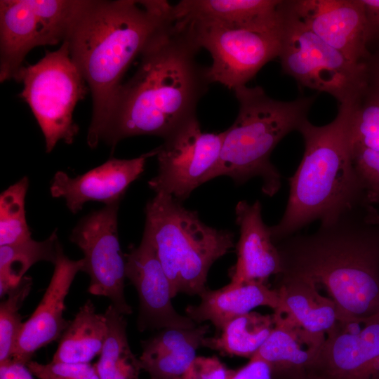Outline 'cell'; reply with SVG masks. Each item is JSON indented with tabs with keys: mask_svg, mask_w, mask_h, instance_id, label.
<instances>
[{
	"mask_svg": "<svg viewBox=\"0 0 379 379\" xmlns=\"http://www.w3.org/2000/svg\"><path fill=\"white\" fill-rule=\"evenodd\" d=\"M199 49L191 27L171 15L140 54L133 76L121 86L102 140L114 147L136 135L165 139L196 117L211 83L208 67L196 60Z\"/></svg>",
	"mask_w": 379,
	"mask_h": 379,
	"instance_id": "1",
	"label": "cell"
},
{
	"mask_svg": "<svg viewBox=\"0 0 379 379\" xmlns=\"http://www.w3.org/2000/svg\"><path fill=\"white\" fill-rule=\"evenodd\" d=\"M172 6L163 0H84L65 40L92 94L91 148L102 140L128 66L171 18Z\"/></svg>",
	"mask_w": 379,
	"mask_h": 379,
	"instance_id": "2",
	"label": "cell"
},
{
	"mask_svg": "<svg viewBox=\"0 0 379 379\" xmlns=\"http://www.w3.org/2000/svg\"><path fill=\"white\" fill-rule=\"evenodd\" d=\"M366 206L321 222L312 234L296 233L276 244L279 275L322 287L336 304L340 319L379 314V225L365 221Z\"/></svg>",
	"mask_w": 379,
	"mask_h": 379,
	"instance_id": "3",
	"label": "cell"
},
{
	"mask_svg": "<svg viewBox=\"0 0 379 379\" xmlns=\"http://www.w3.org/2000/svg\"><path fill=\"white\" fill-rule=\"evenodd\" d=\"M358 100L339 104L335 119L324 126L308 119L299 127L305 151L288 178L289 196L280 221L270 227L275 244L319 220H331L368 205L352 157L351 126Z\"/></svg>",
	"mask_w": 379,
	"mask_h": 379,
	"instance_id": "4",
	"label": "cell"
},
{
	"mask_svg": "<svg viewBox=\"0 0 379 379\" xmlns=\"http://www.w3.org/2000/svg\"><path fill=\"white\" fill-rule=\"evenodd\" d=\"M234 91L238 114L224 131L219 160L206 182L226 175L242 185L260 178L262 192L272 197L281 187V176L270 161L271 154L286 135L307 120L317 95L282 101L267 95L260 86L246 85Z\"/></svg>",
	"mask_w": 379,
	"mask_h": 379,
	"instance_id": "5",
	"label": "cell"
},
{
	"mask_svg": "<svg viewBox=\"0 0 379 379\" xmlns=\"http://www.w3.org/2000/svg\"><path fill=\"white\" fill-rule=\"evenodd\" d=\"M145 237L168 277L173 298L178 293L199 295L208 271L235 248L230 230L210 227L194 211L171 196L155 194L145 208Z\"/></svg>",
	"mask_w": 379,
	"mask_h": 379,
	"instance_id": "6",
	"label": "cell"
},
{
	"mask_svg": "<svg viewBox=\"0 0 379 379\" xmlns=\"http://www.w3.org/2000/svg\"><path fill=\"white\" fill-rule=\"evenodd\" d=\"M282 72L302 86L326 93L339 104L359 100L366 88V63L357 64L327 44L280 5Z\"/></svg>",
	"mask_w": 379,
	"mask_h": 379,
	"instance_id": "7",
	"label": "cell"
},
{
	"mask_svg": "<svg viewBox=\"0 0 379 379\" xmlns=\"http://www.w3.org/2000/svg\"><path fill=\"white\" fill-rule=\"evenodd\" d=\"M16 81L23 84L19 96L29 106L44 134L46 151L59 140L72 144L79 131L72 114L89 88L70 55L65 40L34 65L23 66Z\"/></svg>",
	"mask_w": 379,
	"mask_h": 379,
	"instance_id": "8",
	"label": "cell"
},
{
	"mask_svg": "<svg viewBox=\"0 0 379 379\" xmlns=\"http://www.w3.org/2000/svg\"><path fill=\"white\" fill-rule=\"evenodd\" d=\"M84 0H1L0 81L18 79L34 48L64 41Z\"/></svg>",
	"mask_w": 379,
	"mask_h": 379,
	"instance_id": "9",
	"label": "cell"
},
{
	"mask_svg": "<svg viewBox=\"0 0 379 379\" xmlns=\"http://www.w3.org/2000/svg\"><path fill=\"white\" fill-rule=\"evenodd\" d=\"M183 23L191 27L200 48L206 49L212 57V65L208 67L211 83L230 89L246 86L265 65L279 56L280 26L249 29Z\"/></svg>",
	"mask_w": 379,
	"mask_h": 379,
	"instance_id": "10",
	"label": "cell"
},
{
	"mask_svg": "<svg viewBox=\"0 0 379 379\" xmlns=\"http://www.w3.org/2000/svg\"><path fill=\"white\" fill-rule=\"evenodd\" d=\"M224 131H201L194 117L175 130L157 147L158 172L148 181L155 194L183 202L206 178L218 163Z\"/></svg>",
	"mask_w": 379,
	"mask_h": 379,
	"instance_id": "11",
	"label": "cell"
},
{
	"mask_svg": "<svg viewBox=\"0 0 379 379\" xmlns=\"http://www.w3.org/2000/svg\"><path fill=\"white\" fill-rule=\"evenodd\" d=\"M119 202L91 212L72 230L69 240L84 253L83 272L90 277L88 292L107 298L121 314H131L125 294L126 255L118 236Z\"/></svg>",
	"mask_w": 379,
	"mask_h": 379,
	"instance_id": "12",
	"label": "cell"
},
{
	"mask_svg": "<svg viewBox=\"0 0 379 379\" xmlns=\"http://www.w3.org/2000/svg\"><path fill=\"white\" fill-rule=\"evenodd\" d=\"M379 371V314L340 319L307 374L317 379H372Z\"/></svg>",
	"mask_w": 379,
	"mask_h": 379,
	"instance_id": "13",
	"label": "cell"
},
{
	"mask_svg": "<svg viewBox=\"0 0 379 379\" xmlns=\"http://www.w3.org/2000/svg\"><path fill=\"white\" fill-rule=\"evenodd\" d=\"M284 6L352 62L364 64L370 57L361 0H284Z\"/></svg>",
	"mask_w": 379,
	"mask_h": 379,
	"instance_id": "14",
	"label": "cell"
},
{
	"mask_svg": "<svg viewBox=\"0 0 379 379\" xmlns=\"http://www.w3.org/2000/svg\"><path fill=\"white\" fill-rule=\"evenodd\" d=\"M125 255L126 277L139 299V331L196 327L194 321L179 314L173 306L169 279L150 243L142 237L140 244L131 245Z\"/></svg>",
	"mask_w": 379,
	"mask_h": 379,
	"instance_id": "15",
	"label": "cell"
},
{
	"mask_svg": "<svg viewBox=\"0 0 379 379\" xmlns=\"http://www.w3.org/2000/svg\"><path fill=\"white\" fill-rule=\"evenodd\" d=\"M84 259L73 260L60 251L45 293L29 318L23 323L12 360L25 365L35 352L59 340L69 324L63 313L65 298L77 274L83 271Z\"/></svg>",
	"mask_w": 379,
	"mask_h": 379,
	"instance_id": "16",
	"label": "cell"
},
{
	"mask_svg": "<svg viewBox=\"0 0 379 379\" xmlns=\"http://www.w3.org/2000/svg\"><path fill=\"white\" fill-rule=\"evenodd\" d=\"M157 153L155 148L131 159L111 158L75 178L58 171L51 182V194L53 197L65 199L73 213L79 212L88 201L105 205L120 202L129 185L144 172L147 159Z\"/></svg>",
	"mask_w": 379,
	"mask_h": 379,
	"instance_id": "17",
	"label": "cell"
},
{
	"mask_svg": "<svg viewBox=\"0 0 379 379\" xmlns=\"http://www.w3.org/2000/svg\"><path fill=\"white\" fill-rule=\"evenodd\" d=\"M235 214L239 238L235 246L237 262L230 270V283H267L271 276L281 273V262L270 227L262 220L261 204L258 200L253 204L240 201Z\"/></svg>",
	"mask_w": 379,
	"mask_h": 379,
	"instance_id": "18",
	"label": "cell"
},
{
	"mask_svg": "<svg viewBox=\"0 0 379 379\" xmlns=\"http://www.w3.org/2000/svg\"><path fill=\"white\" fill-rule=\"evenodd\" d=\"M282 0H182L172 6L175 20L238 28L276 29Z\"/></svg>",
	"mask_w": 379,
	"mask_h": 379,
	"instance_id": "19",
	"label": "cell"
},
{
	"mask_svg": "<svg viewBox=\"0 0 379 379\" xmlns=\"http://www.w3.org/2000/svg\"><path fill=\"white\" fill-rule=\"evenodd\" d=\"M274 315V327L254 356L269 364L274 379H300L307 375L324 341L307 333L288 314L276 310Z\"/></svg>",
	"mask_w": 379,
	"mask_h": 379,
	"instance_id": "20",
	"label": "cell"
},
{
	"mask_svg": "<svg viewBox=\"0 0 379 379\" xmlns=\"http://www.w3.org/2000/svg\"><path fill=\"white\" fill-rule=\"evenodd\" d=\"M199 295L200 303L187 306L186 316L197 324L209 321L215 327L217 333L230 320L257 307L267 306L274 311L280 305L277 290L259 281L229 283L217 290L206 288Z\"/></svg>",
	"mask_w": 379,
	"mask_h": 379,
	"instance_id": "21",
	"label": "cell"
},
{
	"mask_svg": "<svg viewBox=\"0 0 379 379\" xmlns=\"http://www.w3.org/2000/svg\"><path fill=\"white\" fill-rule=\"evenodd\" d=\"M207 324L192 328H164L141 342L139 357L142 371L149 379H175L197 357V350L209 331Z\"/></svg>",
	"mask_w": 379,
	"mask_h": 379,
	"instance_id": "22",
	"label": "cell"
},
{
	"mask_svg": "<svg viewBox=\"0 0 379 379\" xmlns=\"http://www.w3.org/2000/svg\"><path fill=\"white\" fill-rule=\"evenodd\" d=\"M279 276L276 289L280 305L276 310L288 314L305 331L324 342L340 319L335 302L322 295L317 286L309 280Z\"/></svg>",
	"mask_w": 379,
	"mask_h": 379,
	"instance_id": "23",
	"label": "cell"
},
{
	"mask_svg": "<svg viewBox=\"0 0 379 379\" xmlns=\"http://www.w3.org/2000/svg\"><path fill=\"white\" fill-rule=\"evenodd\" d=\"M108 333L105 314L96 312L88 300L70 320L61 335L52 361L87 364L99 356Z\"/></svg>",
	"mask_w": 379,
	"mask_h": 379,
	"instance_id": "24",
	"label": "cell"
},
{
	"mask_svg": "<svg viewBox=\"0 0 379 379\" xmlns=\"http://www.w3.org/2000/svg\"><path fill=\"white\" fill-rule=\"evenodd\" d=\"M275 325L274 313L250 312L227 322L212 338H205L202 346L218 351L222 355L251 359L269 337Z\"/></svg>",
	"mask_w": 379,
	"mask_h": 379,
	"instance_id": "25",
	"label": "cell"
},
{
	"mask_svg": "<svg viewBox=\"0 0 379 379\" xmlns=\"http://www.w3.org/2000/svg\"><path fill=\"white\" fill-rule=\"evenodd\" d=\"M107 337L95 364L100 379H140V361L129 345L124 315L111 304L105 312Z\"/></svg>",
	"mask_w": 379,
	"mask_h": 379,
	"instance_id": "26",
	"label": "cell"
},
{
	"mask_svg": "<svg viewBox=\"0 0 379 379\" xmlns=\"http://www.w3.org/2000/svg\"><path fill=\"white\" fill-rule=\"evenodd\" d=\"M62 249L56 230L44 241L31 238L23 242L0 246L1 298L20 282L33 265L41 261L54 265Z\"/></svg>",
	"mask_w": 379,
	"mask_h": 379,
	"instance_id": "27",
	"label": "cell"
},
{
	"mask_svg": "<svg viewBox=\"0 0 379 379\" xmlns=\"http://www.w3.org/2000/svg\"><path fill=\"white\" fill-rule=\"evenodd\" d=\"M27 177L4 190L0 196V246L23 242L32 238L25 215Z\"/></svg>",
	"mask_w": 379,
	"mask_h": 379,
	"instance_id": "28",
	"label": "cell"
},
{
	"mask_svg": "<svg viewBox=\"0 0 379 379\" xmlns=\"http://www.w3.org/2000/svg\"><path fill=\"white\" fill-rule=\"evenodd\" d=\"M32 279L25 276L0 303V364L12 359L23 326L20 310L31 292Z\"/></svg>",
	"mask_w": 379,
	"mask_h": 379,
	"instance_id": "29",
	"label": "cell"
},
{
	"mask_svg": "<svg viewBox=\"0 0 379 379\" xmlns=\"http://www.w3.org/2000/svg\"><path fill=\"white\" fill-rule=\"evenodd\" d=\"M352 157L366 203L379 204V151L355 146L352 147Z\"/></svg>",
	"mask_w": 379,
	"mask_h": 379,
	"instance_id": "30",
	"label": "cell"
},
{
	"mask_svg": "<svg viewBox=\"0 0 379 379\" xmlns=\"http://www.w3.org/2000/svg\"><path fill=\"white\" fill-rule=\"evenodd\" d=\"M27 368L38 379H100L95 364L29 361Z\"/></svg>",
	"mask_w": 379,
	"mask_h": 379,
	"instance_id": "31",
	"label": "cell"
},
{
	"mask_svg": "<svg viewBox=\"0 0 379 379\" xmlns=\"http://www.w3.org/2000/svg\"><path fill=\"white\" fill-rule=\"evenodd\" d=\"M234 370L217 357H197L187 369L175 379H230Z\"/></svg>",
	"mask_w": 379,
	"mask_h": 379,
	"instance_id": "32",
	"label": "cell"
},
{
	"mask_svg": "<svg viewBox=\"0 0 379 379\" xmlns=\"http://www.w3.org/2000/svg\"><path fill=\"white\" fill-rule=\"evenodd\" d=\"M230 379H274V377L269 364L254 356L246 365L234 370Z\"/></svg>",
	"mask_w": 379,
	"mask_h": 379,
	"instance_id": "33",
	"label": "cell"
},
{
	"mask_svg": "<svg viewBox=\"0 0 379 379\" xmlns=\"http://www.w3.org/2000/svg\"><path fill=\"white\" fill-rule=\"evenodd\" d=\"M366 24L367 47L379 41V0H361Z\"/></svg>",
	"mask_w": 379,
	"mask_h": 379,
	"instance_id": "34",
	"label": "cell"
},
{
	"mask_svg": "<svg viewBox=\"0 0 379 379\" xmlns=\"http://www.w3.org/2000/svg\"><path fill=\"white\" fill-rule=\"evenodd\" d=\"M0 379H35L27 366L12 359L0 364Z\"/></svg>",
	"mask_w": 379,
	"mask_h": 379,
	"instance_id": "35",
	"label": "cell"
},
{
	"mask_svg": "<svg viewBox=\"0 0 379 379\" xmlns=\"http://www.w3.org/2000/svg\"><path fill=\"white\" fill-rule=\"evenodd\" d=\"M366 91L379 95V53L370 57L366 62Z\"/></svg>",
	"mask_w": 379,
	"mask_h": 379,
	"instance_id": "36",
	"label": "cell"
},
{
	"mask_svg": "<svg viewBox=\"0 0 379 379\" xmlns=\"http://www.w3.org/2000/svg\"><path fill=\"white\" fill-rule=\"evenodd\" d=\"M364 220L368 223L379 225V212L372 205L366 206Z\"/></svg>",
	"mask_w": 379,
	"mask_h": 379,
	"instance_id": "37",
	"label": "cell"
},
{
	"mask_svg": "<svg viewBox=\"0 0 379 379\" xmlns=\"http://www.w3.org/2000/svg\"><path fill=\"white\" fill-rule=\"evenodd\" d=\"M300 379H317V378L312 376V375H310L309 374H307L305 376L302 377V378Z\"/></svg>",
	"mask_w": 379,
	"mask_h": 379,
	"instance_id": "38",
	"label": "cell"
}]
</instances>
